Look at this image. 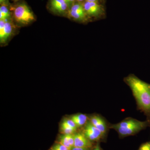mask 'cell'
Segmentation results:
<instances>
[{
    "mask_svg": "<svg viewBox=\"0 0 150 150\" xmlns=\"http://www.w3.org/2000/svg\"><path fill=\"white\" fill-rule=\"evenodd\" d=\"M124 81L131 88L140 110L150 116V84L132 74Z\"/></svg>",
    "mask_w": 150,
    "mask_h": 150,
    "instance_id": "1",
    "label": "cell"
},
{
    "mask_svg": "<svg viewBox=\"0 0 150 150\" xmlns=\"http://www.w3.org/2000/svg\"><path fill=\"white\" fill-rule=\"evenodd\" d=\"M150 127V121H140L134 119L124 120L118 124L110 126L118 134L123 137L130 136L139 132L146 128Z\"/></svg>",
    "mask_w": 150,
    "mask_h": 150,
    "instance_id": "2",
    "label": "cell"
},
{
    "mask_svg": "<svg viewBox=\"0 0 150 150\" xmlns=\"http://www.w3.org/2000/svg\"><path fill=\"white\" fill-rule=\"evenodd\" d=\"M16 21L22 25H27L34 21L35 16L25 3H20L11 7Z\"/></svg>",
    "mask_w": 150,
    "mask_h": 150,
    "instance_id": "3",
    "label": "cell"
},
{
    "mask_svg": "<svg viewBox=\"0 0 150 150\" xmlns=\"http://www.w3.org/2000/svg\"><path fill=\"white\" fill-rule=\"evenodd\" d=\"M82 4L86 13L90 18H102L105 16V9L102 4L86 1Z\"/></svg>",
    "mask_w": 150,
    "mask_h": 150,
    "instance_id": "4",
    "label": "cell"
},
{
    "mask_svg": "<svg viewBox=\"0 0 150 150\" xmlns=\"http://www.w3.org/2000/svg\"><path fill=\"white\" fill-rule=\"evenodd\" d=\"M14 30L12 23L8 19L0 20V41L1 43H5L11 37Z\"/></svg>",
    "mask_w": 150,
    "mask_h": 150,
    "instance_id": "5",
    "label": "cell"
},
{
    "mask_svg": "<svg viewBox=\"0 0 150 150\" xmlns=\"http://www.w3.org/2000/svg\"><path fill=\"white\" fill-rule=\"evenodd\" d=\"M48 6L50 10L59 15L68 14L70 8L64 0H50Z\"/></svg>",
    "mask_w": 150,
    "mask_h": 150,
    "instance_id": "6",
    "label": "cell"
},
{
    "mask_svg": "<svg viewBox=\"0 0 150 150\" xmlns=\"http://www.w3.org/2000/svg\"><path fill=\"white\" fill-rule=\"evenodd\" d=\"M83 134L90 141H98L103 135L91 122L87 123L84 130Z\"/></svg>",
    "mask_w": 150,
    "mask_h": 150,
    "instance_id": "7",
    "label": "cell"
},
{
    "mask_svg": "<svg viewBox=\"0 0 150 150\" xmlns=\"http://www.w3.org/2000/svg\"><path fill=\"white\" fill-rule=\"evenodd\" d=\"M74 147L78 148H89L91 146V141L83 133H78L74 134Z\"/></svg>",
    "mask_w": 150,
    "mask_h": 150,
    "instance_id": "8",
    "label": "cell"
},
{
    "mask_svg": "<svg viewBox=\"0 0 150 150\" xmlns=\"http://www.w3.org/2000/svg\"><path fill=\"white\" fill-rule=\"evenodd\" d=\"M90 122L92 124L100 131L103 135L106 131V126L104 120L99 116H94L91 118Z\"/></svg>",
    "mask_w": 150,
    "mask_h": 150,
    "instance_id": "9",
    "label": "cell"
},
{
    "mask_svg": "<svg viewBox=\"0 0 150 150\" xmlns=\"http://www.w3.org/2000/svg\"><path fill=\"white\" fill-rule=\"evenodd\" d=\"M59 144L64 145L70 149L74 147V134H64L60 137L59 139Z\"/></svg>",
    "mask_w": 150,
    "mask_h": 150,
    "instance_id": "10",
    "label": "cell"
},
{
    "mask_svg": "<svg viewBox=\"0 0 150 150\" xmlns=\"http://www.w3.org/2000/svg\"><path fill=\"white\" fill-rule=\"evenodd\" d=\"M67 15L70 18L76 21L81 22H85L90 19L87 16L83 15L78 13L74 11L71 10L70 9Z\"/></svg>",
    "mask_w": 150,
    "mask_h": 150,
    "instance_id": "11",
    "label": "cell"
},
{
    "mask_svg": "<svg viewBox=\"0 0 150 150\" xmlns=\"http://www.w3.org/2000/svg\"><path fill=\"white\" fill-rule=\"evenodd\" d=\"M76 123L77 127L83 126L86 122L87 117L83 114H78L73 115L70 118Z\"/></svg>",
    "mask_w": 150,
    "mask_h": 150,
    "instance_id": "12",
    "label": "cell"
},
{
    "mask_svg": "<svg viewBox=\"0 0 150 150\" xmlns=\"http://www.w3.org/2000/svg\"><path fill=\"white\" fill-rule=\"evenodd\" d=\"M8 6L1 5L0 7V20L10 18L11 13Z\"/></svg>",
    "mask_w": 150,
    "mask_h": 150,
    "instance_id": "13",
    "label": "cell"
},
{
    "mask_svg": "<svg viewBox=\"0 0 150 150\" xmlns=\"http://www.w3.org/2000/svg\"><path fill=\"white\" fill-rule=\"evenodd\" d=\"M61 130L63 134H66V135L74 134L76 131L74 129L70 127L69 126H68L64 122L62 123Z\"/></svg>",
    "mask_w": 150,
    "mask_h": 150,
    "instance_id": "14",
    "label": "cell"
},
{
    "mask_svg": "<svg viewBox=\"0 0 150 150\" xmlns=\"http://www.w3.org/2000/svg\"><path fill=\"white\" fill-rule=\"evenodd\" d=\"M63 122L66 123V124L69 126L70 127H71L73 129L76 130L78 127L76 125V123L71 118H70V119H66L64 120Z\"/></svg>",
    "mask_w": 150,
    "mask_h": 150,
    "instance_id": "15",
    "label": "cell"
},
{
    "mask_svg": "<svg viewBox=\"0 0 150 150\" xmlns=\"http://www.w3.org/2000/svg\"><path fill=\"white\" fill-rule=\"evenodd\" d=\"M51 150H71L69 149L64 146V145L61 144H56L54 145L52 148Z\"/></svg>",
    "mask_w": 150,
    "mask_h": 150,
    "instance_id": "16",
    "label": "cell"
},
{
    "mask_svg": "<svg viewBox=\"0 0 150 150\" xmlns=\"http://www.w3.org/2000/svg\"><path fill=\"white\" fill-rule=\"evenodd\" d=\"M139 150H150V141L142 144Z\"/></svg>",
    "mask_w": 150,
    "mask_h": 150,
    "instance_id": "17",
    "label": "cell"
},
{
    "mask_svg": "<svg viewBox=\"0 0 150 150\" xmlns=\"http://www.w3.org/2000/svg\"><path fill=\"white\" fill-rule=\"evenodd\" d=\"M64 1L69 5L70 7L76 1V0H64Z\"/></svg>",
    "mask_w": 150,
    "mask_h": 150,
    "instance_id": "18",
    "label": "cell"
},
{
    "mask_svg": "<svg viewBox=\"0 0 150 150\" xmlns=\"http://www.w3.org/2000/svg\"><path fill=\"white\" fill-rule=\"evenodd\" d=\"M0 4H1V5H5L8 6V0H0Z\"/></svg>",
    "mask_w": 150,
    "mask_h": 150,
    "instance_id": "19",
    "label": "cell"
},
{
    "mask_svg": "<svg viewBox=\"0 0 150 150\" xmlns=\"http://www.w3.org/2000/svg\"><path fill=\"white\" fill-rule=\"evenodd\" d=\"M71 150H89L88 148H78L75 147H74L72 148Z\"/></svg>",
    "mask_w": 150,
    "mask_h": 150,
    "instance_id": "20",
    "label": "cell"
},
{
    "mask_svg": "<svg viewBox=\"0 0 150 150\" xmlns=\"http://www.w3.org/2000/svg\"><path fill=\"white\" fill-rule=\"evenodd\" d=\"M86 1H88L89 2H96L99 3V4H102L104 0H86Z\"/></svg>",
    "mask_w": 150,
    "mask_h": 150,
    "instance_id": "21",
    "label": "cell"
},
{
    "mask_svg": "<svg viewBox=\"0 0 150 150\" xmlns=\"http://www.w3.org/2000/svg\"><path fill=\"white\" fill-rule=\"evenodd\" d=\"M86 1V0H76V1L81 3V4H83V3L84 2Z\"/></svg>",
    "mask_w": 150,
    "mask_h": 150,
    "instance_id": "22",
    "label": "cell"
},
{
    "mask_svg": "<svg viewBox=\"0 0 150 150\" xmlns=\"http://www.w3.org/2000/svg\"><path fill=\"white\" fill-rule=\"evenodd\" d=\"M93 150H100V148L99 145H98L97 146H96V147Z\"/></svg>",
    "mask_w": 150,
    "mask_h": 150,
    "instance_id": "23",
    "label": "cell"
},
{
    "mask_svg": "<svg viewBox=\"0 0 150 150\" xmlns=\"http://www.w3.org/2000/svg\"><path fill=\"white\" fill-rule=\"evenodd\" d=\"M13 1H17V0H13Z\"/></svg>",
    "mask_w": 150,
    "mask_h": 150,
    "instance_id": "24",
    "label": "cell"
},
{
    "mask_svg": "<svg viewBox=\"0 0 150 150\" xmlns=\"http://www.w3.org/2000/svg\"></svg>",
    "mask_w": 150,
    "mask_h": 150,
    "instance_id": "25",
    "label": "cell"
}]
</instances>
